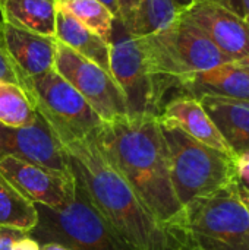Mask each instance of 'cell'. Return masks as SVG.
Returning <instances> with one entry per match:
<instances>
[{
	"instance_id": "cell-1",
	"label": "cell",
	"mask_w": 249,
	"mask_h": 250,
	"mask_svg": "<svg viewBox=\"0 0 249 250\" xmlns=\"http://www.w3.org/2000/svg\"><path fill=\"white\" fill-rule=\"evenodd\" d=\"M91 139L147 209L160 223L181 229L183 207L172 185L169 152L158 117H120L103 123Z\"/></svg>"
},
{
	"instance_id": "cell-2",
	"label": "cell",
	"mask_w": 249,
	"mask_h": 250,
	"mask_svg": "<svg viewBox=\"0 0 249 250\" xmlns=\"http://www.w3.org/2000/svg\"><path fill=\"white\" fill-rule=\"evenodd\" d=\"M62 145L69 157L73 177L129 249L192 250L186 233L160 223L106 161L91 138Z\"/></svg>"
},
{
	"instance_id": "cell-3",
	"label": "cell",
	"mask_w": 249,
	"mask_h": 250,
	"mask_svg": "<svg viewBox=\"0 0 249 250\" xmlns=\"http://www.w3.org/2000/svg\"><path fill=\"white\" fill-rule=\"evenodd\" d=\"M110 45V73L120 86L129 117H158L164 97L173 83L160 69L148 37L134 35L119 19H114Z\"/></svg>"
},
{
	"instance_id": "cell-4",
	"label": "cell",
	"mask_w": 249,
	"mask_h": 250,
	"mask_svg": "<svg viewBox=\"0 0 249 250\" xmlns=\"http://www.w3.org/2000/svg\"><path fill=\"white\" fill-rule=\"evenodd\" d=\"M181 229L192 250H249V208L238 180L183 207Z\"/></svg>"
},
{
	"instance_id": "cell-5",
	"label": "cell",
	"mask_w": 249,
	"mask_h": 250,
	"mask_svg": "<svg viewBox=\"0 0 249 250\" xmlns=\"http://www.w3.org/2000/svg\"><path fill=\"white\" fill-rule=\"evenodd\" d=\"M158 122L167 145L172 185L182 207L236 180L233 157L195 141L160 117Z\"/></svg>"
},
{
	"instance_id": "cell-6",
	"label": "cell",
	"mask_w": 249,
	"mask_h": 250,
	"mask_svg": "<svg viewBox=\"0 0 249 250\" xmlns=\"http://www.w3.org/2000/svg\"><path fill=\"white\" fill-rule=\"evenodd\" d=\"M73 199L60 209L37 205L38 223L29 233L40 245L60 243L70 250H131L91 204L76 182Z\"/></svg>"
},
{
	"instance_id": "cell-7",
	"label": "cell",
	"mask_w": 249,
	"mask_h": 250,
	"mask_svg": "<svg viewBox=\"0 0 249 250\" xmlns=\"http://www.w3.org/2000/svg\"><path fill=\"white\" fill-rule=\"evenodd\" d=\"M35 111L47 122L59 141L92 138L103 120L85 98L54 69L34 75L18 76Z\"/></svg>"
},
{
	"instance_id": "cell-8",
	"label": "cell",
	"mask_w": 249,
	"mask_h": 250,
	"mask_svg": "<svg viewBox=\"0 0 249 250\" xmlns=\"http://www.w3.org/2000/svg\"><path fill=\"white\" fill-rule=\"evenodd\" d=\"M147 37L153 44L161 72L178 91L188 76L232 62L197 25L182 15L169 28Z\"/></svg>"
},
{
	"instance_id": "cell-9",
	"label": "cell",
	"mask_w": 249,
	"mask_h": 250,
	"mask_svg": "<svg viewBox=\"0 0 249 250\" xmlns=\"http://www.w3.org/2000/svg\"><path fill=\"white\" fill-rule=\"evenodd\" d=\"M54 70L85 98L104 123L128 116L125 95L112 73L59 41Z\"/></svg>"
},
{
	"instance_id": "cell-10",
	"label": "cell",
	"mask_w": 249,
	"mask_h": 250,
	"mask_svg": "<svg viewBox=\"0 0 249 250\" xmlns=\"http://www.w3.org/2000/svg\"><path fill=\"white\" fill-rule=\"evenodd\" d=\"M0 173L31 202L51 209L66 207L75 195L72 171L62 173L13 155H0Z\"/></svg>"
},
{
	"instance_id": "cell-11",
	"label": "cell",
	"mask_w": 249,
	"mask_h": 250,
	"mask_svg": "<svg viewBox=\"0 0 249 250\" xmlns=\"http://www.w3.org/2000/svg\"><path fill=\"white\" fill-rule=\"evenodd\" d=\"M0 155H13L62 173L70 171L65 146L38 113L29 126L6 127L0 125Z\"/></svg>"
},
{
	"instance_id": "cell-12",
	"label": "cell",
	"mask_w": 249,
	"mask_h": 250,
	"mask_svg": "<svg viewBox=\"0 0 249 250\" xmlns=\"http://www.w3.org/2000/svg\"><path fill=\"white\" fill-rule=\"evenodd\" d=\"M181 15L197 25L232 62L249 56V25L241 15L210 0L194 1Z\"/></svg>"
},
{
	"instance_id": "cell-13",
	"label": "cell",
	"mask_w": 249,
	"mask_h": 250,
	"mask_svg": "<svg viewBox=\"0 0 249 250\" xmlns=\"http://www.w3.org/2000/svg\"><path fill=\"white\" fill-rule=\"evenodd\" d=\"M0 42L15 66L18 76H34L54 69L56 37L37 34L3 22Z\"/></svg>"
},
{
	"instance_id": "cell-14",
	"label": "cell",
	"mask_w": 249,
	"mask_h": 250,
	"mask_svg": "<svg viewBox=\"0 0 249 250\" xmlns=\"http://www.w3.org/2000/svg\"><path fill=\"white\" fill-rule=\"evenodd\" d=\"M158 117L178 126L195 141L235 157L198 98L181 94L164 103Z\"/></svg>"
},
{
	"instance_id": "cell-15",
	"label": "cell",
	"mask_w": 249,
	"mask_h": 250,
	"mask_svg": "<svg viewBox=\"0 0 249 250\" xmlns=\"http://www.w3.org/2000/svg\"><path fill=\"white\" fill-rule=\"evenodd\" d=\"M232 154L249 151V101L203 95L198 98Z\"/></svg>"
},
{
	"instance_id": "cell-16",
	"label": "cell",
	"mask_w": 249,
	"mask_h": 250,
	"mask_svg": "<svg viewBox=\"0 0 249 250\" xmlns=\"http://www.w3.org/2000/svg\"><path fill=\"white\" fill-rule=\"evenodd\" d=\"M179 91L195 98L213 95L249 101V73L230 62L188 76L181 83Z\"/></svg>"
},
{
	"instance_id": "cell-17",
	"label": "cell",
	"mask_w": 249,
	"mask_h": 250,
	"mask_svg": "<svg viewBox=\"0 0 249 250\" xmlns=\"http://www.w3.org/2000/svg\"><path fill=\"white\" fill-rule=\"evenodd\" d=\"M54 37L75 53L110 72V45L100 35L81 23L57 1Z\"/></svg>"
},
{
	"instance_id": "cell-18",
	"label": "cell",
	"mask_w": 249,
	"mask_h": 250,
	"mask_svg": "<svg viewBox=\"0 0 249 250\" xmlns=\"http://www.w3.org/2000/svg\"><path fill=\"white\" fill-rule=\"evenodd\" d=\"M57 0H0L3 22L54 37Z\"/></svg>"
},
{
	"instance_id": "cell-19",
	"label": "cell",
	"mask_w": 249,
	"mask_h": 250,
	"mask_svg": "<svg viewBox=\"0 0 249 250\" xmlns=\"http://www.w3.org/2000/svg\"><path fill=\"white\" fill-rule=\"evenodd\" d=\"M37 223L38 211L35 204L0 173V227H10L29 234Z\"/></svg>"
},
{
	"instance_id": "cell-20",
	"label": "cell",
	"mask_w": 249,
	"mask_h": 250,
	"mask_svg": "<svg viewBox=\"0 0 249 250\" xmlns=\"http://www.w3.org/2000/svg\"><path fill=\"white\" fill-rule=\"evenodd\" d=\"M175 0H139L131 28L136 37H147L169 28L181 15Z\"/></svg>"
},
{
	"instance_id": "cell-21",
	"label": "cell",
	"mask_w": 249,
	"mask_h": 250,
	"mask_svg": "<svg viewBox=\"0 0 249 250\" xmlns=\"http://www.w3.org/2000/svg\"><path fill=\"white\" fill-rule=\"evenodd\" d=\"M35 119L37 111L22 86L0 79V125L23 127L29 126Z\"/></svg>"
},
{
	"instance_id": "cell-22",
	"label": "cell",
	"mask_w": 249,
	"mask_h": 250,
	"mask_svg": "<svg viewBox=\"0 0 249 250\" xmlns=\"http://www.w3.org/2000/svg\"><path fill=\"white\" fill-rule=\"evenodd\" d=\"M69 13L81 23L100 35L104 41H110L114 15L98 0H57Z\"/></svg>"
},
{
	"instance_id": "cell-23",
	"label": "cell",
	"mask_w": 249,
	"mask_h": 250,
	"mask_svg": "<svg viewBox=\"0 0 249 250\" xmlns=\"http://www.w3.org/2000/svg\"><path fill=\"white\" fill-rule=\"evenodd\" d=\"M116 3H117V10H119V15L116 19H119L131 31L136 10H138L139 0H116Z\"/></svg>"
},
{
	"instance_id": "cell-24",
	"label": "cell",
	"mask_w": 249,
	"mask_h": 250,
	"mask_svg": "<svg viewBox=\"0 0 249 250\" xmlns=\"http://www.w3.org/2000/svg\"><path fill=\"white\" fill-rule=\"evenodd\" d=\"M233 160H235V171H236L238 183L249 190V151L236 154Z\"/></svg>"
},
{
	"instance_id": "cell-25",
	"label": "cell",
	"mask_w": 249,
	"mask_h": 250,
	"mask_svg": "<svg viewBox=\"0 0 249 250\" xmlns=\"http://www.w3.org/2000/svg\"><path fill=\"white\" fill-rule=\"evenodd\" d=\"M0 79L7 81V82H13V83H18L19 85L15 66L12 64V62H10L7 53L4 51L1 42H0Z\"/></svg>"
},
{
	"instance_id": "cell-26",
	"label": "cell",
	"mask_w": 249,
	"mask_h": 250,
	"mask_svg": "<svg viewBox=\"0 0 249 250\" xmlns=\"http://www.w3.org/2000/svg\"><path fill=\"white\" fill-rule=\"evenodd\" d=\"M25 236L26 234L19 230L10 227H0V250H12L13 245Z\"/></svg>"
},
{
	"instance_id": "cell-27",
	"label": "cell",
	"mask_w": 249,
	"mask_h": 250,
	"mask_svg": "<svg viewBox=\"0 0 249 250\" xmlns=\"http://www.w3.org/2000/svg\"><path fill=\"white\" fill-rule=\"evenodd\" d=\"M12 250H41V245L35 239H32L29 234H26L25 237L19 239L13 245Z\"/></svg>"
},
{
	"instance_id": "cell-28",
	"label": "cell",
	"mask_w": 249,
	"mask_h": 250,
	"mask_svg": "<svg viewBox=\"0 0 249 250\" xmlns=\"http://www.w3.org/2000/svg\"><path fill=\"white\" fill-rule=\"evenodd\" d=\"M210 1H214V3H219L222 6H225L226 9L238 13L242 16V4H241V0H210Z\"/></svg>"
},
{
	"instance_id": "cell-29",
	"label": "cell",
	"mask_w": 249,
	"mask_h": 250,
	"mask_svg": "<svg viewBox=\"0 0 249 250\" xmlns=\"http://www.w3.org/2000/svg\"><path fill=\"white\" fill-rule=\"evenodd\" d=\"M98 1H101L104 6H107V9L114 15V18H117L119 10H117V3H116V0H98Z\"/></svg>"
},
{
	"instance_id": "cell-30",
	"label": "cell",
	"mask_w": 249,
	"mask_h": 250,
	"mask_svg": "<svg viewBox=\"0 0 249 250\" xmlns=\"http://www.w3.org/2000/svg\"><path fill=\"white\" fill-rule=\"evenodd\" d=\"M41 250H70V249H69V248H66L65 245L50 242V243H44V245H41Z\"/></svg>"
},
{
	"instance_id": "cell-31",
	"label": "cell",
	"mask_w": 249,
	"mask_h": 250,
	"mask_svg": "<svg viewBox=\"0 0 249 250\" xmlns=\"http://www.w3.org/2000/svg\"><path fill=\"white\" fill-rule=\"evenodd\" d=\"M235 66H238V67H241L242 70H245L247 73H249V56L247 57H244V59H239V60H235V62H232Z\"/></svg>"
},
{
	"instance_id": "cell-32",
	"label": "cell",
	"mask_w": 249,
	"mask_h": 250,
	"mask_svg": "<svg viewBox=\"0 0 249 250\" xmlns=\"http://www.w3.org/2000/svg\"><path fill=\"white\" fill-rule=\"evenodd\" d=\"M241 4H242V18L249 25V0H241Z\"/></svg>"
},
{
	"instance_id": "cell-33",
	"label": "cell",
	"mask_w": 249,
	"mask_h": 250,
	"mask_svg": "<svg viewBox=\"0 0 249 250\" xmlns=\"http://www.w3.org/2000/svg\"><path fill=\"white\" fill-rule=\"evenodd\" d=\"M194 1H197V0H175V3L178 4V7H179L181 10H185V9L189 7Z\"/></svg>"
},
{
	"instance_id": "cell-34",
	"label": "cell",
	"mask_w": 249,
	"mask_h": 250,
	"mask_svg": "<svg viewBox=\"0 0 249 250\" xmlns=\"http://www.w3.org/2000/svg\"><path fill=\"white\" fill-rule=\"evenodd\" d=\"M1 23H3V18H1V13H0V28H1Z\"/></svg>"
}]
</instances>
